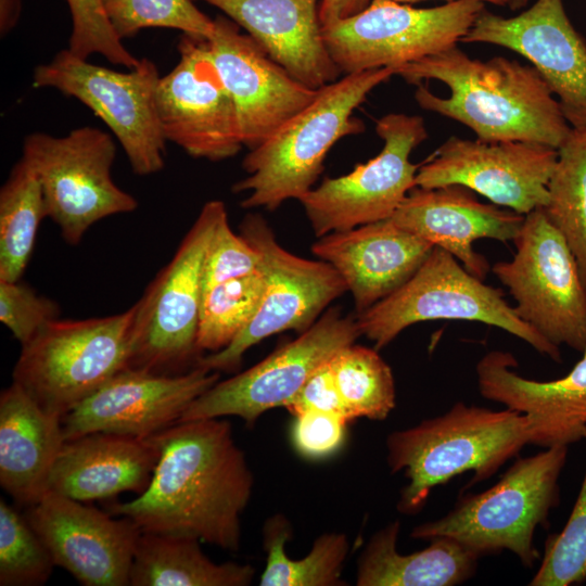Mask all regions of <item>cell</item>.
Instances as JSON below:
<instances>
[{
    "instance_id": "obj_38",
    "label": "cell",
    "mask_w": 586,
    "mask_h": 586,
    "mask_svg": "<svg viewBox=\"0 0 586 586\" xmlns=\"http://www.w3.org/2000/svg\"><path fill=\"white\" fill-rule=\"evenodd\" d=\"M72 16L68 50L88 59L98 53L115 65L131 69L140 59L131 54L111 26L102 0H66Z\"/></svg>"
},
{
    "instance_id": "obj_23",
    "label": "cell",
    "mask_w": 586,
    "mask_h": 586,
    "mask_svg": "<svg viewBox=\"0 0 586 586\" xmlns=\"http://www.w3.org/2000/svg\"><path fill=\"white\" fill-rule=\"evenodd\" d=\"M433 247L387 218L322 235L311 252L336 269L359 314L402 288Z\"/></svg>"
},
{
    "instance_id": "obj_28",
    "label": "cell",
    "mask_w": 586,
    "mask_h": 586,
    "mask_svg": "<svg viewBox=\"0 0 586 586\" xmlns=\"http://www.w3.org/2000/svg\"><path fill=\"white\" fill-rule=\"evenodd\" d=\"M399 521L379 530L358 560V586H454L471 578L479 558L458 543L434 538L419 551L403 555L396 544Z\"/></svg>"
},
{
    "instance_id": "obj_37",
    "label": "cell",
    "mask_w": 586,
    "mask_h": 586,
    "mask_svg": "<svg viewBox=\"0 0 586 586\" xmlns=\"http://www.w3.org/2000/svg\"><path fill=\"white\" fill-rule=\"evenodd\" d=\"M586 442V432L584 435ZM586 581V468L564 527L550 535L531 586H569Z\"/></svg>"
},
{
    "instance_id": "obj_30",
    "label": "cell",
    "mask_w": 586,
    "mask_h": 586,
    "mask_svg": "<svg viewBox=\"0 0 586 586\" xmlns=\"http://www.w3.org/2000/svg\"><path fill=\"white\" fill-rule=\"evenodd\" d=\"M292 536L289 520L278 513L264 525V548L267 555L260 586H340L343 563L349 544L343 533H324L318 536L309 553L294 560L285 553V543Z\"/></svg>"
},
{
    "instance_id": "obj_9",
    "label": "cell",
    "mask_w": 586,
    "mask_h": 586,
    "mask_svg": "<svg viewBox=\"0 0 586 586\" xmlns=\"http://www.w3.org/2000/svg\"><path fill=\"white\" fill-rule=\"evenodd\" d=\"M515 254L491 267L515 304V314L551 344L586 348V288L577 262L543 207L524 216Z\"/></svg>"
},
{
    "instance_id": "obj_6",
    "label": "cell",
    "mask_w": 586,
    "mask_h": 586,
    "mask_svg": "<svg viewBox=\"0 0 586 586\" xmlns=\"http://www.w3.org/2000/svg\"><path fill=\"white\" fill-rule=\"evenodd\" d=\"M224 202L205 203L173 259L131 307L127 368L176 375L198 367L203 269Z\"/></svg>"
},
{
    "instance_id": "obj_11",
    "label": "cell",
    "mask_w": 586,
    "mask_h": 586,
    "mask_svg": "<svg viewBox=\"0 0 586 586\" xmlns=\"http://www.w3.org/2000/svg\"><path fill=\"white\" fill-rule=\"evenodd\" d=\"M161 75L149 59L128 72L92 64L68 49L34 71L35 88H53L88 106L111 129L137 175L161 171L166 138L156 104Z\"/></svg>"
},
{
    "instance_id": "obj_8",
    "label": "cell",
    "mask_w": 586,
    "mask_h": 586,
    "mask_svg": "<svg viewBox=\"0 0 586 586\" xmlns=\"http://www.w3.org/2000/svg\"><path fill=\"white\" fill-rule=\"evenodd\" d=\"M131 315L49 321L21 345L12 382L62 419L127 368Z\"/></svg>"
},
{
    "instance_id": "obj_24",
    "label": "cell",
    "mask_w": 586,
    "mask_h": 586,
    "mask_svg": "<svg viewBox=\"0 0 586 586\" xmlns=\"http://www.w3.org/2000/svg\"><path fill=\"white\" fill-rule=\"evenodd\" d=\"M244 28L296 80L319 89L341 71L323 40L318 0H199Z\"/></svg>"
},
{
    "instance_id": "obj_36",
    "label": "cell",
    "mask_w": 586,
    "mask_h": 586,
    "mask_svg": "<svg viewBox=\"0 0 586 586\" xmlns=\"http://www.w3.org/2000/svg\"><path fill=\"white\" fill-rule=\"evenodd\" d=\"M102 4L122 40L150 27L177 29L202 39H209L214 31V20L200 11L193 0H102Z\"/></svg>"
},
{
    "instance_id": "obj_14",
    "label": "cell",
    "mask_w": 586,
    "mask_h": 586,
    "mask_svg": "<svg viewBox=\"0 0 586 586\" xmlns=\"http://www.w3.org/2000/svg\"><path fill=\"white\" fill-rule=\"evenodd\" d=\"M375 131L384 142L375 157L326 178L298 200L318 238L391 218L416 187L419 165L410 154L428 138L424 119L390 113L377 120Z\"/></svg>"
},
{
    "instance_id": "obj_19",
    "label": "cell",
    "mask_w": 586,
    "mask_h": 586,
    "mask_svg": "<svg viewBox=\"0 0 586 586\" xmlns=\"http://www.w3.org/2000/svg\"><path fill=\"white\" fill-rule=\"evenodd\" d=\"M25 517L55 566L84 586H128L141 534L126 517L114 518L82 501L47 492Z\"/></svg>"
},
{
    "instance_id": "obj_17",
    "label": "cell",
    "mask_w": 586,
    "mask_h": 586,
    "mask_svg": "<svg viewBox=\"0 0 586 586\" xmlns=\"http://www.w3.org/2000/svg\"><path fill=\"white\" fill-rule=\"evenodd\" d=\"M558 149L527 141L449 137L419 166L416 187L460 184L519 214L544 207Z\"/></svg>"
},
{
    "instance_id": "obj_29",
    "label": "cell",
    "mask_w": 586,
    "mask_h": 586,
    "mask_svg": "<svg viewBox=\"0 0 586 586\" xmlns=\"http://www.w3.org/2000/svg\"><path fill=\"white\" fill-rule=\"evenodd\" d=\"M189 536L141 532L130 570L131 586H247L251 564L216 563Z\"/></svg>"
},
{
    "instance_id": "obj_44",
    "label": "cell",
    "mask_w": 586,
    "mask_h": 586,
    "mask_svg": "<svg viewBox=\"0 0 586 586\" xmlns=\"http://www.w3.org/2000/svg\"><path fill=\"white\" fill-rule=\"evenodd\" d=\"M22 0H0V34L7 36L18 23Z\"/></svg>"
},
{
    "instance_id": "obj_10",
    "label": "cell",
    "mask_w": 586,
    "mask_h": 586,
    "mask_svg": "<svg viewBox=\"0 0 586 586\" xmlns=\"http://www.w3.org/2000/svg\"><path fill=\"white\" fill-rule=\"evenodd\" d=\"M115 153L113 138L90 126L64 137H25L22 157L40 181L46 217L59 226L67 243L78 244L97 221L138 207L137 200L113 181Z\"/></svg>"
},
{
    "instance_id": "obj_7",
    "label": "cell",
    "mask_w": 586,
    "mask_h": 586,
    "mask_svg": "<svg viewBox=\"0 0 586 586\" xmlns=\"http://www.w3.org/2000/svg\"><path fill=\"white\" fill-rule=\"evenodd\" d=\"M356 320L360 334L378 351L413 323L467 320L497 327L556 362L562 360L560 347L524 322L500 289L485 284L440 246L402 288L357 314Z\"/></svg>"
},
{
    "instance_id": "obj_34",
    "label": "cell",
    "mask_w": 586,
    "mask_h": 586,
    "mask_svg": "<svg viewBox=\"0 0 586 586\" xmlns=\"http://www.w3.org/2000/svg\"><path fill=\"white\" fill-rule=\"evenodd\" d=\"M333 378L352 419L384 420L395 408L391 367L378 349L351 344L331 359Z\"/></svg>"
},
{
    "instance_id": "obj_26",
    "label": "cell",
    "mask_w": 586,
    "mask_h": 586,
    "mask_svg": "<svg viewBox=\"0 0 586 586\" xmlns=\"http://www.w3.org/2000/svg\"><path fill=\"white\" fill-rule=\"evenodd\" d=\"M160 450L152 437L92 432L65 441L52 468L48 492L79 501L109 499L149 487Z\"/></svg>"
},
{
    "instance_id": "obj_20",
    "label": "cell",
    "mask_w": 586,
    "mask_h": 586,
    "mask_svg": "<svg viewBox=\"0 0 586 586\" xmlns=\"http://www.w3.org/2000/svg\"><path fill=\"white\" fill-rule=\"evenodd\" d=\"M218 381L219 372L202 367L176 375L126 368L62 418L65 441L92 432L151 437Z\"/></svg>"
},
{
    "instance_id": "obj_31",
    "label": "cell",
    "mask_w": 586,
    "mask_h": 586,
    "mask_svg": "<svg viewBox=\"0 0 586 586\" xmlns=\"http://www.w3.org/2000/svg\"><path fill=\"white\" fill-rule=\"evenodd\" d=\"M43 217L40 181L22 157L0 191V281L21 280Z\"/></svg>"
},
{
    "instance_id": "obj_33",
    "label": "cell",
    "mask_w": 586,
    "mask_h": 586,
    "mask_svg": "<svg viewBox=\"0 0 586 586\" xmlns=\"http://www.w3.org/2000/svg\"><path fill=\"white\" fill-rule=\"evenodd\" d=\"M266 283L262 264L250 275L203 291L196 340L202 354L226 348L244 331L262 304Z\"/></svg>"
},
{
    "instance_id": "obj_42",
    "label": "cell",
    "mask_w": 586,
    "mask_h": 586,
    "mask_svg": "<svg viewBox=\"0 0 586 586\" xmlns=\"http://www.w3.org/2000/svg\"><path fill=\"white\" fill-rule=\"evenodd\" d=\"M295 417L309 410L336 412L349 421L352 417L337 391L330 360L321 365L284 407Z\"/></svg>"
},
{
    "instance_id": "obj_32",
    "label": "cell",
    "mask_w": 586,
    "mask_h": 586,
    "mask_svg": "<svg viewBox=\"0 0 586 586\" xmlns=\"http://www.w3.org/2000/svg\"><path fill=\"white\" fill-rule=\"evenodd\" d=\"M543 209L570 246L586 288V127L572 128L558 148Z\"/></svg>"
},
{
    "instance_id": "obj_16",
    "label": "cell",
    "mask_w": 586,
    "mask_h": 586,
    "mask_svg": "<svg viewBox=\"0 0 586 586\" xmlns=\"http://www.w3.org/2000/svg\"><path fill=\"white\" fill-rule=\"evenodd\" d=\"M178 52V63L160 78L156 89L166 140L196 158L234 156L244 146L240 119L207 39L182 35Z\"/></svg>"
},
{
    "instance_id": "obj_43",
    "label": "cell",
    "mask_w": 586,
    "mask_h": 586,
    "mask_svg": "<svg viewBox=\"0 0 586 586\" xmlns=\"http://www.w3.org/2000/svg\"><path fill=\"white\" fill-rule=\"evenodd\" d=\"M372 0H321L319 20L328 26L341 20L355 15L367 8Z\"/></svg>"
},
{
    "instance_id": "obj_12",
    "label": "cell",
    "mask_w": 586,
    "mask_h": 586,
    "mask_svg": "<svg viewBox=\"0 0 586 586\" xmlns=\"http://www.w3.org/2000/svg\"><path fill=\"white\" fill-rule=\"evenodd\" d=\"M485 3L456 0L418 9L372 0L359 13L322 27L326 47L341 73L398 67L461 42Z\"/></svg>"
},
{
    "instance_id": "obj_1",
    "label": "cell",
    "mask_w": 586,
    "mask_h": 586,
    "mask_svg": "<svg viewBox=\"0 0 586 586\" xmlns=\"http://www.w3.org/2000/svg\"><path fill=\"white\" fill-rule=\"evenodd\" d=\"M151 437L160 450L152 481L135 499L113 505V514L130 519L141 532L238 551L254 479L230 422L183 421Z\"/></svg>"
},
{
    "instance_id": "obj_45",
    "label": "cell",
    "mask_w": 586,
    "mask_h": 586,
    "mask_svg": "<svg viewBox=\"0 0 586 586\" xmlns=\"http://www.w3.org/2000/svg\"><path fill=\"white\" fill-rule=\"evenodd\" d=\"M396 2H400V3H406V4H411V3H417V2H420V1H424V0H394ZM448 2L449 1H456V0H447ZM474 1H480V2H483V3H492V4H495V5H498V7H505L507 5V0H474Z\"/></svg>"
},
{
    "instance_id": "obj_5",
    "label": "cell",
    "mask_w": 586,
    "mask_h": 586,
    "mask_svg": "<svg viewBox=\"0 0 586 586\" xmlns=\"http://www.w3.org/2000/svg\"><path fill=\"white\" fill-rule=\"evenodd\" d=\"M568 446L519 458L488 489L461 496L443 518L416 526L410 537L451 539L477 558L509 550L524 566L539 557L534 533L560 500L559 477Z\"/></svg>"
},
{
    "instance_id": "obj_46",
    "label": "cell",
    "mask_w": 586,
    "mask_h": 586,
    "mask_svg": "<svg viewBox=\"0 0 586 586\" xmlns=\"http://www.w3.org/2000/svg\"><path fill=\"white\" fill-rule=\"evenodd\" d=\"M528 0H507V5L512 10L517 11L522 9L527 4Z\"/></svg>"
},
{
    "instance_id": "obj_35",
    "label": "cell",
    "mask_w": 586,
    "mask_h": 586,
    "mask_svg": "<svg viewBox=\"0 0 586 586\" xmlns=\"http://www.w3.org/2000/svg\"><path fill=\"white\" fill-rule=\"evenodd\" d=\"M55 566L50 551L22 515L0 499V585L39 586Z\"/></svg>"
},
{
    "instance_id": "obj_25",
    "label": "cell",
    "mask_w": 586,
    "mask_h": 586,
    "mask_svg": "<svg viewBox=\"0 0 586 586\" xmlns=\"http://www.w3.org/2000/svg\"><path fill=\"white\" fill-rule=\"evenodd\" d=\"M582 358L562 378L551 381L526 379L515 372L511 353L492 351L476 364L481 395L506 408L536 419L545 448L577 443L586 432V348Z\"/></svg>"
},
{
    "instance_id": "obj_39",
    "label": "cell",
    "mask_w": 586,
    "mask_h": 586,
    "mask_svg": "<svg viewBox=\"0 0 586 586\" xmlns=\"http://www.w3.org/2000/svg\"><path fill=\"white\" fill-rule=\"evenodd\" d=\"M59 305L39 295L28 284L0 281V321L21 345L28 342L46 323L59 318Z\"/></svg>"
},
{
    "instance_id": "obj_41",
    "label": "cell",
    "mask_w": 586,
    "mask_h": 586,
    "mask_svg": "<svg viewBox=\"0 0 586 586\" xmlns=\"http://www.w3.org/2000/svg\"><path fill=\"white\" fill-rule=\"evenodd\" d=\"M344 416L321 410H309L294 417L291 437L294 448L308 459H320L335 453L344 442Z\"/></svg>"
},
{
    "instance_id": "obj_2",
    "label": "cell",
    "mask_w": 586,
    "mask_h": 586,
    "mask_svg": "<svg viewBox=\"0 0 586 586\" xmlns=\"http://www.w3.org/2000/svg\"><path fill=\"white\" fill-rule=\"evenodd\" d=\"M393 69L418 86L415 100L421 109L461 123L479 140L527 141L558 149L572 129L531 64L504 56L481 61L456 44Z\"/></svg>"
},
{
    "instance_id": "obj_13",
    "label": "cell",
    "mask_w": 586,
    "mask_h": 586,
    "mask_svg": "<svg viewBox=\"0 0 586 586\" xmlns=\"http://www.w3.org/2000/svg\"><path fill=\"white\" fill-rule=\"evenodd\" d=\"M240 234L262 255L267 283L262 304L244 331L226 348L200 359L198 367L217 372L238 370L244 353L272 334L306 331L333 300L347 292L331 264L288 252L260 215H246Z\"/></svg>"
},
{
    "instance_id": "obj_15",
    "label": "cell",
    "mask_w": 586,
    "mask_h": 586,
    "mask_svg": "<svg viewBox=\"0 0 586 586\" xmlns=\"http://www.w3.org/2000/svg\"><path fill=\"white\" fill-rule=\"evenodd\" d=\"M360 335L356 318L330 309L255 366L216 382L191 403L179 422L235 416L252 426L265 411L285 407L321 365Z\"/></svg>"
},
{
    "instance_id": "obj_40",
    "label": "cell",
    "mask_w": 586,
    "mask_h": 586,
    "mask_svg": "<svg viewBox=\"0 0 586 586\" xmlns=\"http://www.w3.org/2000/svg\"><path fill=\"white\" fill-rule=\"evenodd\" d=\"M262 267V255L229 226L228 216L218 224L203 269V291L220 282L250 275Z\"/></svg>"
},
{
    "instance_id": "obj_22",
    "label": "cell",
    "mask_w": 586,
    "mask_h": 586,
    "mask_svg": "<svg viewBox=\"0 0 586 586\" xmlns=\"http://www.w3.org/2000/svg\"><path fill=\"white\" fill-rule=\"evenodd\" d=\"M460 184L412 188L391 219L403 229L454 255L476 278L491 270L487 259L473 250L479 239L513 241L524 216L496 204H486Z\"/></svg>"
},
{
    "instance_id": "obj_3",
    "label": "cell",
    "mask_w": 586,
    "mask_h": 586,
    "mask_svg": "<svg viewBox=\"0 0 586 586\" xmlns=\"http://www.w3.org/2000/svg\"><path fill=\"white\" fill-rule=\"evenodd\" d=\"M527 444L545 447L540 425L533 417L462 402L442 416L390 433L387 464L393 473L404 471L408 480L397 510L418 513L434 487L463 472H473L469 485L489 479Z\"/></svg>"
},
{
    "instance_id": "obj_21",
    "label": "cell",
    "mask_w": 586,
    "mask_h": 586,
    "mask_svg": "<svg viewBox=\"0 0 586 586\" xmlns=\"http://www.w3.org/2000/svg\"><path fill=\"white\" fill-rule=\"evenodd\" d=\"M207 42L235 104L243 145L250 150L305 109L318 93V89L290 75L229 17L214 20V31Z\"/></svg>"
},
{
    "instance_id": "obj_18",
    "label": "cell",
    "mask_w": 586,
    "mask_h": 586,
    "mask_svg": "<svg viewBox=\"0 0 586 586\" xmlns=\"http://www.w3.org/2000/svg\"><path fill=\"white\" fill-rule=\"evenodd\" d=\"M461 42L495 44L524 56L556 95L570 126L586 127V41L563 0H536L511 17L484 8Z\"/></svg>"
},
{
    "instance_id": "obj_27",
    "label": "cell",
    "mask_w": 586,
    "mask_h": 586,
    "mask_svg": "<svg viewBox=\"0 0 586 586\" xmlns=\"http://www.w3.org/2000/svg\"><path fill=\"white\" fill-rule=\"evenodd\" d=\"M65 437L62 419L42 409L14 382L0 394V485L30 507L47 492Z\"/></svg>"
},
{
    "instance_id": "obj_4",
    "label": "cell",
    "mask_w": 586,
    "mask_h": 586,
    "mask_svg": "<svg viewBox=\"0 0 586 586\" xmlns=\"http://www.w3.org/2000/svg\"><path fill=\"white\" fill-rule=\"evenodd\" d=\"M392 76V67L374 68L345 74L319 88L305 109L243 158L247 176L232 187L235 193L249 192L241 206L275 211L313 189L330 149L343 137L364 131L355 110Z\"/></svg>"
}]
</instances>
